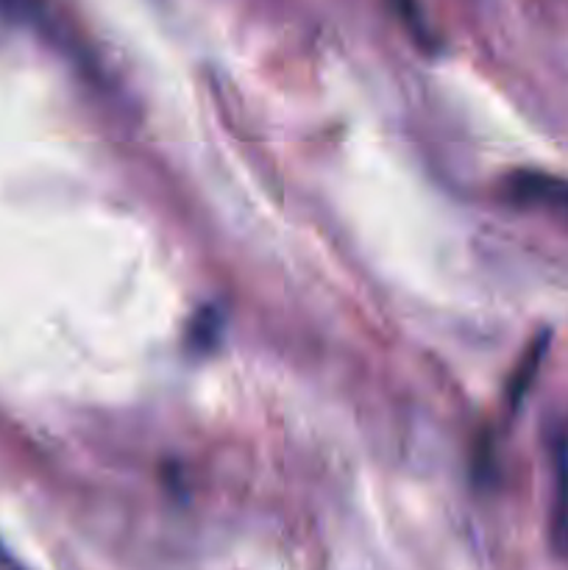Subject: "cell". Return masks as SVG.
I'll return each instance as SVG.
<instances>
[{
    "instance_id": "cell-1",
    "label": "cell",
    "mask_w": 568,
    "mask_h": 570,
    "mask_svg": "<svg viewBox=\"0 0 568 570\" xmlns=\"http://www.w3.org/2000/svg\"><path fill=\"white\" fill-rule=\"evenodd\" d=\"M510 200L523 206H538V209L555 212V215L568 217V181L546 173H518L510 178Z\"/></svg>"
},
{
    "instance_id": "cell-3",
    "label": "cell",
    "mask_w": 568,
    "mask_h": 570,
    "mask_svg": "<svg viewBox=\"0 0 568 570\" xmlns=\"http://www.w3.org/2000/svg\"><path fill=\"white\" fill-rule=\"evenodd\" d=\"M0 568H6V570H17V568H14V562H11V560H9V554H6V551H3V546H0Z\"/></svg>"
},
{
    "instance_id": "cell-2",
    "label": "cell",
    "mask_w": 568,
    "mask_h": 570,
    "mask_svg": "<svg viewBox=\"0 0 568 570\" xmlns=\"http://www.w3.org/2000/svg\"><path fill=\"white\" fill-rule=\"evenodd\" d=\"M0 14L33 28H42L45 22H48L45 20V9L39 0H0Z\"/></svg>"
}]
</instances>
